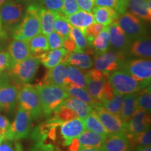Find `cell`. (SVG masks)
Wrapping results in <instances>:
<instances>
[{
  "label": "cell",
  "mask_w": 151,
  "mask_h": 151,
  "mask_svg": "<svg viewBox=\"0 0 151 151\" xmlns=\"http://www.w3.org/2000/svg\"><path fill=\"white\" fill-rule=\"evenodd\" d=\"M40 8L39 6L34 4L28 6L22 20L11 29L14 39L27 41L41 33L39 20Z\"/></svg>",
  "instance_id": "1"
},
{
  "label": "cell",
  "mask_w": 151,
  "mask_h": 151,
  "mask_svg": "<svg viewBox=\"0 0 151 151\" xmlns=\"http://www.w3.org/2000/svg\"><path fill=\"white\" fill-rule=\"evenodd\" d=\"M39 95L43 115L48 117L60 107L70 96L63 87L52 84H38L35 86Z\"/></svg>",
  "instance_id": "2"
},
{
  "label": "cell",
  "mask_w": 151,
  "mask_h": 151,
  "mask_svg": "<svg viewBox=\"0 0 151 151\" xmlns=\"http://www.w3.org/2000/svg\"><path fill=\"white\" fill-rule=\"evenodd\" d=\"M20 86L18 96L19 106L27 111L32 120H38L43 116V112L37 88L28 83Z\"/></svg>",
  "instance_id": "3"
},
{
  "label": "cell",
  "mask_w": 151,
  "mask_h": 151,
  "mask_svg": "<svg viewBox=\"0 0 151 151\" xmlns=\"http://www.w3.org/2000/svg\"><path fill=\"white\" fill-rule=\"evenodd\" d=\"M40 61L37 57L31 55L15 64L8 71L9 78L17 85L29 83L35 78Z\"/></svg>",
  "instance_id": "4"
},
{
  "label": "cell",
  "mask_w": 151,
  "mask_h": 151,
  "mask_svg": "<svg viewBox=\"0 0 151 151\" xmlns=\"http://www.w3.org/2000/svg\"><path fill=\"white\" fill-rule=\"evenodd\" d=\"M108 81L113 90L117 93L124 94L136 93L146 87L135 80L125 71L120 69L109 73Z\"/></svg>",
  "instance_id": "5"
},
{
  "label": "cell",
  "mask_w": 151,
  "mask_h": 151,
  "mask_svg": "<svg viewBox=\"0 0 151 151\" xmlns=\"http://www.w3.org/2000/svg\"><path fill=\"white\" fill-rule=\"evenodd\" d=\"M24 4L20 0H9L0 7V18L6 31L20 23L25 14Z\"/></svg>",
  "instance_id": "6"
},
{
  "label": "cell",
  "mask_w": 151,
  "mask_h": 151,
  "mask_svg": "<svg viewBox=\"0 0 151 151\" xmlns=\"http://www.w3.org/2000/svg\"><path fill=\"white\" fill-rule=\"evenodd\" d=\"M122 69L131 75L138 82L142 83L146 88L150 86V59L137 58L125 61Z\"/></svg>",
  "instance_id": "7"
},
{
  "label": "cell",
  "mask_w": 151,
  "mask_h": 151,
  "mask_svg": "<svg viewBox=\"0 0 151 151\" xmlns=\"http://www.w3.org/2000/svg\"><path fill=\"white\" fill-rule=\"evenodd\" d=\"M32 121V118L29 113L18 106L14 120L11 124L10 130L5 140L17 141L27 137L31 132Z\"/></svg>",
  "instance_id": "8"
},
{
  "label": "cell",
  "mask_w": 151,
  "mask_h": 151,
  "mask_svg": "<svg viewBox=\"0 0 151 151\" xmlns=\"http://www.w3.org/2000/svg\"><path fill=\"white\" fill-rule=\"evenodd\" d=\"M115 22L123 30L131 41L147 35V29L141 19L131 12H125L120 15Z\"/></svg>",
  "instance_id": "9"
},
{
  "label": "cell",
  "mask_w": 151,
  "mask_h": 151,
  "mask_svg": "<svg viewBox=\"0 0 151 151\" xmlns=\"http://www.w3.org/2000/svg\"><path fill=\"white\" fill-rule=\"evenodd\" d=\"M125 61V54L116 50H108L102 54L94 56V66L98 70L110 73L112 71L122 69Z\"/></svg>",
  "instance_id": "10"
},
{
  "label": "cell",
  "mask_w": 151,
  "mask_h": 151,
  "mask_svg": "<svg viewBox=\"0 0 151 151\" xmlns=\"http://www.w3.org/2000/svg\"><path fill=\"white\" fill-rule=\"evenodd\" d=\"M99 120L109 134H125V123H124L120 116L113 114L102 106V105L96 106L93 108Z\"/></svg>",
  "instance_id": "11"
},
{
  "label": "cell",
  "mask_w": 151,
  "mask_h": 151,
  "mask_svg": "<svg viewBox=\"0 0 151 151\" xmlns=\"http://www.w3.org/2000/svg\"><path fill=\"white\" fill-rule=\"evenodd\" d=\"M19 85L11 81L0 83V108L7 114L14 112L18 102Z\"/></svg>",
  "instance_id": "12"
},
{
  "label": "cell",
  "mask_w": 151,
  "mask_h": 151,
  "mask_svg": "<svg viewBox=\"0 0 151 151\" xmlns=\"http://www.w3.org/2000/svg\"><path fill=\"white\" fill-rule=\"evenodd\" d=\"M150 113L137 109L131 120L125 124L126 135L128 139L150 129Z\"/></svg>",
  "instance_id": "13"
},
{
  "label": "cell",
  "mask_w": 151,
  "mask_h": 151,
  "mask_svg": "<svg viewBox=\"0 0 151 151\" xmlns=\"http://www.w3.org/2000/svg\"><path fill=\"white\" fill-rule=\"evenodd\" d=\"M107 29L110 37V46L116 51L127 54L132 42L129 38L116 22L109 25Z\"/></svg>",
  "instance_id": "14"
},
{
  "label": "cell",
  "mask_w": 151,
  "mask_h": 151,
  "mask_svg": "<svg viewBox=\"0 0 151 151\" xmlns=\"http://www.w3.org/2000/svg\"><path fill=\"white\" fill-rule=\"evenodd\" d=\"M86 130L83 119L76 118L61 124L60 134L63 139V146H69L73 139L78 138Z\"/></svg>",
  "instance_id": "15"
},
{
  "label": "cell",
  "mask_w": 151,
  "mask_h": 151,
  "mask_svg": "<svg viewBox=\"0 0 151 151\" xmlns=\"http://www.w3.org/2000/svg\"><path fill=\"white\" fill-rule=\"evenodd\" d=\"M68 65L67 62H62L52 69H48L39 84H52L65 88Z\"/></svg>",
  "instance_id": "16"
},
{
  "label": "cell",
  "mask_w": 151,
  "mask_h": 151,
  "mask_svg": "<svg viewBox=\"0 0 151 151\" xmlns=\"http://www.w3.org/2000/svg\"><path fill=\"white\" fill-rule=\"evenodd\" d=\"M127 54L134 57V58H141V59H150V37L147 35L132 41Z\"/></svg>",
  "instance_id": "17"
},
{
  "label": "cell",
  "mask_w": 151,
  "mask_h": 151,
  "mask_svg": "<svg viewBox=\"0 0 151 151\" xmlns=\"http://www.w3.org/2000/svg\"><path fill=\"white\" fill-rule=\"evenodd\" d=\"M102 148L105 151H132V146L125 134H113L106 138Z\"/></svg>",
  "instance_id": "18"
},
{
  "label": "cell",
  "mask_w": 151,
  "mask_h": 151,
  "mask_svg": "<svg viewBox=\"0 0 151 151\" xmlns=\"http://www.w3.org/2000/svg\"><path fill=\"white\" fill-rule=\"evenodd\" d=\"M68 52L65 48H58L51 50L35 56L39 58L40 63H42L47 69H52L62 62H65Z\"/></svg>",
  "instance_id": "19"
},
{
  "label": "cell",
  "mask_w": 151,
  "mask_h": 151,
  "mask_svg": "<svg viewBox=\"0 0 151 151\" xmlns=\"http://www.w3.org/2000/svg\"><path fill=\"white\" fill-rule=\"evenodd\" d=\"M107 136H104L94 132L87 130L84 131L78 137L79 148L81 149L87 148H101Z\"/></svg>",
  "instance_id": "20"
},
{
  "label": "cell",
  "mask_w": 151,
  "mask_h": 151,
  "mask_svg": "<svg viewBox=\"0 0 151 151\" xmlns=\"http://www.w3.org/2000/svg\"><path fill=\"white\" fill-rule=\"evenodd\" d=\"M8 52L14 64L32 55L27 41L20 39H14L11 41L8 47Z\"/></svg>",
  "instance_id": "21"
},
{
  "label": "cell",
  "mask_w": 151,
  "mask_h": 151,
  "mask_svg": "<svg viewBox=\"0 0 151 151\" xmlns=\"http://www.w3.org/2000/svg\"><path fill=\"white\" fill-rule=\"evenodd\" d=\"M93 14L94 22L108 27L117 20L120 16L116 9L108 7H94L92 11Z\"/></svg>",
  "instance_id": "22"
},
{
  "label": "cell",
  "mask_w": 151,
  "mask_h": 151,
  "mask_svg": "<svg viewBox=\"0 0 151 151\" xmlns=\"http://www.w3.org/2000/svg\"><path fill=\"white\" fill-rule=\"evenodd\" d=\"M65 62L68 65L74 66L81 69H89L94 66V60L90 55L85 51L69 52Z\"/></svg>",
  "instance_id": "23"
},
{
  "label": "cell",
  "mask_w": 151,
  "mask_h": 151,
  "mask_svg": "<svg viewBox=\"0 0 151 151\" xmlns=\"http://www.w3.org/2000/svg\"><path fill=\"white\" fill-rule=\"evenodd\" d=\"M127 9L141 20H151V0H128Z\"/></svg>",
  "instance_id": "24"
},
{
  "label": "cell",
  "mask_w": 151,
  "mask_h": 151,
  "mask_svg": "<svg viewBox=\"0 0 151 151\" xmlns=\"http://www.w3.org/2000/svg\"><path fill=\"white\" fill-rule=\"evenodd\" d=\"M66 17L73 27L78 28L84 35L86 28L91 24L95 22L92 13L82 10H79L75 14Z\"/></svg>",
  "instance_id": "25"
},
{
  "label": "cell",
  "mask_w": 151,
  "mask_h": 151,
  "mask_svg": "<svg viewBox=\"0 0 151 151\" xmlns=\"http://www.w3.org/2000/svg\"><path fill=\"white\" fill-rule=\"evenodd\" d=\"M137 93L138 92H136L123 95L120 118L124 123H127L131 120L134 113L138 109L137 103Z\"/></svg>",
  "instance_id": "26"
},
{
  "label": "cell",
  "mask_w": 151,
  "mask_h": 151,
  "mask_svg": "<svg viewBox=\"0 0 151 151\" xmlns=\"http://www.w3.org/2000/svg\"><path fill=\"white\" fill-rule=\"evenodd\" d=\"M60 13L46 8L39 9V20H40L41 33L45 35L55 31V23L57 17Z\"/></svg>",
  "instance_id": "27"
},
{
  "label": "cell",
  "mask_w": 151,
  "mask_h": 151,
  "mask_svg": "<svg viewBox=\"0 0 151 151\" xmlns=\"http://www.w3.org/2000/svg\"><path fill=\"white\" fill-rule=\"evenodd\" d=\"M62 106L71 109L76 112L78 118L81 119L86 118L93 109L88 104L72 97H69L65 99Z\"/></svg>",
  "instance_id": "28"
},
{
  "label": "cell",
  "mask_w": 151,
  "mask_h": 151,
  "mask_svg": "<svg viewBox=\"0 0 151 151\" xmlns=\"http://www.w3.org/2000/svg\"><path fill=\"white\" fill-rule=\"evenodd\" d=\"M73 86L78 87L86 89V72L83 71L79 68L72 65L67 67V78L66 87Z\"/></svg>",
  "instance_id": "29"
},
{
  "label": "cell",
  "mask_w": 151,
  "mask_h": 151,
  "mask_svg": "<svg viewBox=\"0 0 151 151\" xmlns=\"http://www.w3.org/2000/svg\"><path fill=\"white\" fill-rule=\"evenodd\" d=\"M65 88L69 96L84 101L85 103L89 104L92 109L95 107L96 106L101 104V101L92 97L89 92L87 91V90L85 88L73 86L66 87Z\"/></svg>",
  "instance_id": "30"
},
{
  "label": "cell",
  "mask_w": 151,
  "mask_h": 151,
  "mask_svg": "<svg viewBox=\"0 0 151 151\" xmlns=\"http://www.w3.org/2000/svg\"><path fill=\"white\" fill-rule=\"evenodd\" d=\"M32 55L37 56L49 50L47 36L41 33L27 41Z\"/></svg>",
  "instance_id": "31"
},
{
  "label": "cell",
  "mask_w": 151,
  "mask_h": 151,
  "mask_svg": "<svg viewBox=\"0 0 151 151\" xmlns=\"http://www.w3.org/2000/svg\"><path fill=\"white\" fill-rule=\"evenodd\" d=\"M90 46L95 52V55L108 51L110 48V37L107 27H105L104 29L94 38Z\"/></svg>",
  "instance_id": "32"
},
{
  "label": "cell",
  "mask_w": 151,
  "mask_h": 151,
  "mask_svg": "<svg viewBox=\"0 0 151 151\" xmlns=\"http://www.w3.org/2000/svg\"><path fill=\"white\" fill-rule=\"evenodd\" d=\"M108 78H104L101 79H89L86 78V87L87 90L90 95L94 99L101 101L102 97V93L105 83Z\"/></svg>",
  "instance_id": "33"
},
{
  "label": "cell",
  "mask_w": 151,
  "mask_h": 151,
  "mask_svg": "<svg viewBox=\"0 0 151 151\" xmlns=\"http://www.w3.org/2000/svg\"><path fill=\"white\" fill-rule=\"evenodd\" d=\"M83 120L86 129H87L90 131L94 132L96 133L104 136L109 135L108 132H106L102 124L101 123L94 109H92L91 113L86 118L83 119Z\"/></svg>",
  "instance_id": "34"
},
{
  "label": "cell",
  "mask_w": 151,
  "mask_h": 151,
  "mask_svg": "<svg viewBox=\"0 0 151 151\" xmlns=\"http://www.w3.org/2000/svg\"><path fill=\"white\" fill-rule=\"evenodd\" d=\"M71 24L68 21L67 17L60 13L57 17L55 23V32L63 38L64 40L69 38L71 29Z\"/></svg>",
  "instance_id": "35"
},
{
  "label": "cell",
  "mask_w": 151,
  "mask_h": 151,
  "mask_svg": "<svg viewBox=\"0 0 151 151\" xmlns=\"http://www.w3.org/2000/svg\"><path fill=\"white\" fill-rule=\"evenodd\" d=\"M122 100H123V94L117 93L115 92L114 96L112 99L109 100V101H104L101 103V105L109 112L113 113L116 116H120Z\"/></svg>",
  "instance_id": "36"
},
{
  "label": "cell",
  "mask_w": 151,
  "mask_h": 151,
  "mask_svg": "<svg viewBox=\"0 0 151 151\" xmlns=\"http://www.w3.org/2000/svg\"><path fill=\"white\" fill-rule=\"evenodd\" d=\"M137 108L150 113L151 111V92L150 86L143 88V91L137 93Z\"/></svg>",
  "instance_id": "37"
},
{
  "label": "cell",
  "mask_w": 151,
  "mask_h": 151,
  "mask_svg": "<svg viewBox=\"0 0 151 151\" xmlns=\"http://www.w3.org/2000/svg\"><path fill=\"white\" fill-rule=\"evenodd\" d=\"M51 114H52L51 117L62 124L69 121V120L78 118L76 113L73 110L68 108V107L62 106L57 109L55 111H54Z\"/></svg>",
  "instance_id": "38"
},
{
  "label": "cell",
  "mask_w": 151,
  "mask_h": 151,
  "mask_svg": "<svg viewBox=\"0 0 151 151\" xmlns=\"http://www.w3.org/2000/svg\"><path fill=\"white\" fill-rule=\"evenodd\" d=\"M69 38H71L74 41L78 49L77 51H85V49L89 47L86 36L78 28L73 27V26L71 27Z\"/></svg>",
  "instance_id": "39"
},
{
  "label": "cell",
  "mask_w": 151,
  "mask_h": 151,
  "mask_svg": "<svg viewBox=\"0 0 151 151\" xmlns=\"http://www.w3.org/2000/svg\"><path fill=\"white\" fill-rule=\"evenodd\" d=\"M132 146H137V147L150 146L151 144V130L150 128L143 133L139 134L135 137L129 139Z\"/></svg>",
  "instance_id": "40"
},
{
  "label": "cell",
  "mask_w": 151,
  "mask_h": 151,
  "mask_svg": "<svg viewBox=\"0 0 151 151\" xmlns=\"http://www.w3.org/2000/svg\"><path fill=\"white\" fill-rule=\"evenodd\" d=\"M104 28L105 26L101 24L97 23V22H94L86 28V31H85V36H86L87 41L88 43V46H91L94 38L97 37Z\"/></svg>",
  "instance_id": "41"
},
{
  "label": "cell",
  "mask_w": 151,
  "mask_h": 151,
  "mask_svg": "<svg viewBox=\"0 0 151 151\" xmlns=\"http://www.w3.org/2000/svg\"><path fill=\"white\" fill-rule=\"evenodd\" d=\"M47 39H48L49 48L50 50L61 48L63 47V38L58 35L56 32L54 31L47 35Z\"/></svg>",
  "instance_id": "42"
},
{
  "label": "cell",
  "mask_w": 151,
  "mask_h": 151,
  "mask_svg": "<svg viewBox=\"0 0 151 151\" xmlns=\"http://www.w3.org/2000/svg\"><path fill=\"white\" fill-rule=\"evenodd\" d=\"M80 10L76 0H63L62 14L65 16L72 15Z\"/></svg>",
  "instance_id": "43"
},
{
  "label": "cell",
  "mask_w": 151,
  "mask_h": 151,
  "mask_svg": "<svg viewBox=\"0 0 151 151\" xmlns=\"http://www.w3.org/2000/svg\"><path fill=\"white\" fill-rule=\"evenodd\" d=\"M14 65L8 51H0V71H9Z\"/></svg>",
  "instance_id": "44"
},
{
  "label": "cell",
  "mask_w": 151,
  "mask_h": 151,
  "mask_svg": "<svg viewBox=\"0 0 151 151\" xmlns=\"http://www.w3.org/2000/svg\"><path fill=\"white\" fill-rule=\"evenodd\" d=\"M0 151H22V148L16 140H4L0 144Z\"/></svg>",
  "instance_id": "45"
},
{
  "label": "cell",
  "mask_w": 151,
  "mask_h": 151,
  "mask_svg": "<svg viewBox=\"0 0 151 151\" xmlns=\"http://www.w3.org/2000/svg\"><path fill=\"white\" fill-rule=\"evenodd\" d=\"M11 127V123L9 119L3 115L0 114V137L5 140L6 137L9 132Z\"/></svg>",
  "instance_id": "46"
},
{
  "label": "cell",
  "mask_w": 151,
  "mask_h": 151,
  "mask_svg": "<svg viewBox=\"0 0 151 151\" xmlns=\"http://www.w3.org/2000/svg\"><path fill=\"white\" fill-rule=\"evenodd\" d=\"M46 9L56 12L61 13L63 0H43Z\"/></svg>",
  "instance_id": "47"
},
{
  "label": "cell",
  "mask_w": 151,
  "mask_h": 151,
  "mask_svg": "<svg viewBox=\"0 0 151 151\" xmlns=\"http://www.w3.org/2000/svg\"><path fill=\"white\" fill-rule=\"evenodd\" d=\"M80 10L92 13L94 6V0H76Z\"/></svg>",
  "instance_id": "48"
},
{
  "label": "cell",
  "mask_w": 151,
  "mask_h": 151,
  "mask_svg": "<svg viewBox=\"0 0 151 151\" xmlns=\"http://www.w3.org/2000/svg\"><path fill=\"white\" fill-rule=\"evenodd\" d=\"M94 6L100 7H108L116 9H118V3L116 0H94Z\"/></svg>",
  "instance_id": "49"
},
{
  "label": "cell",
  "mask_w": 151,
  "mask_h": 151,
  "mask_svg": "<svg viewBox=\"0 0 151 151\" xmlns=\"http://www.w3.org/2000/svg\"><path fill=\"white\" fill-rule=\"evenodd\" d=\"M63 46L65 47V48L68 52H75L78 50L74 41L71 38H69V39L64 40Z\"/></svg>",
  "instance_id": "50"
},
{
  "label": "cell",
  "mask_w": 151,
  "mask_h": 151,
  "mask_svg": "<svg viewBox=\"0 0 151 151\" xmlns=\"http://www.w3.org/2000/svg\"><path fill=\"white\" fill-rule=\"evenodd\" d=\"M116 1L117 3H118L117 11H118L120 15L124 14L127 10L128 0H116Z\"/></svg>",
  "instance_id": "51"
},
{
  "label": "cell",
  "mask_w": 151,
  "mask_h": 151,
  "mask_svg": "<svg viewBox=\"0 0 151 151\" xmlns=\"http://www.w3.org/2000/svg\"><path fill=\"white\" fill-rule=\"evenodd\" d=\"M69 151H78L80 150L78 138H76V139H73L70 144L69 145Z\"/></svg>",
  "instance_id": "52"
},
{
  "label": "cell",
  "mask_w": 151,
  "mask_h": 151,
  "mask_svg": "<svg viewBox=\"0 0 151 151\" xmlns=\"http://www.w3.org/2000/svg\"><path fill=\"white\" fill-rule=\"evenodd\" d=\"M11 81L8 75V71H0V83Z\"/></svg>",
  "instance_id": "53"
},
{
  "label": "cell",
  "mask_w": 151,
  "mask_h": 151,
  "mask_svg": "<svg viewBox=\"0 0 151 151\" xmlns=\"http://www.w3.org/2000/svg\"><path fill=\"white\" fill-rule=\"evenodd\" d=\"M7 37H8V34H7V32L4 29L2 23H1V18H0V38L6 39H7Z\"/></svg>",
  "instance_id": "54"
},
{
  "label": "cell",
  "mask_w": 151,
  "mask_h": 151,
  "mask_svg": "<svg viewBox=\"0 0 151 151\" xmlns=\"http://www.w3.org/2000/svg\"><path fill=\"white\" fill-rule=\"evenodd\" d=\"M137 151H151V147L150 146H146V147L139 146L137 148Z\"/></svg>",
  "instance_id": "55"
},
{
  "label": "cell",
  "mask_w": 151,
  "mask_h": 151,
  "mask_svg": "<svg viewBox=\"0 0 151 151\" xmlns=\"http://www.w3.org/2000/svg\"><path fill=\"white\" fill-rule=\"evenodd\" d=\"M78 151H105L102 148H87V149H81Z\"/></svg>",
  "instance_id": "56"
},
{
  "label": "cell",
  "mask_w": 151,
  "mask_h": 151,
  "mask_svg": "<svg viewBox=\"0 0 151 151\" xmlns=\"http://www.w3.org/2000/svg\"><path fill=\"white\" fill-rule=\"evenodd\" d=\"M4 40L5 39L0 38V51L3 50L4 48Z\"/></svg>",
  "instance_id": "57"
},
{
  "label": "cell",
  "mask_w": 151,
  "mask_h": 151,
  "mask_svg": "<svg viewBox=\"0 0 151 151\" xmlns=\"http://www.w3.org/2000/svg\"><path fill=\"white\" fill-rule=\"evenodd\" d=\"M8 1H9V0H0V7H1L3 4H4L6 2H7Z\"/></svg>",
  "instance_id": "58"
},
{
  "label": "cell",
  "mask_w": 151,
  "mask_h": 151,
  "mask_svg": "<svg viewBox=\"0 0 151 151\" xmlns=\"http://www.w3.org/2000/svg\"><path fill=\"white\" fill-rule=\"evenodd\" d=\"M23 1L28 3H33V2H37L38 0H23Z\"/></svg>",
  "instance_id": "59"
},
{
  "label": "cell",
  "mask_w": 151,
  "mask_h": 151,
  "mask_svg": "<svg viewBox=\"0 0 151 151\" xmlns=\"http://www.w3.org/2000/svg\"><path fill=\"white\" fill-rule=\"evenodd\" d=\"M4 141V139H3V138L1 137H0V144H1V143L2 142V141Z\"/></svg>",
  "instance_id": "60"
},
{
  "label": "cell",
  "mask_w": 151,
  "mask_h": 151,
  "mask_svg": "<svg viewBox=\"0 0 151 151\" xmlns=\"http://www.w3.org/2000/svg\"><path fill=\"white\" fill-rule=\"evenodd\" d=\"M0 110H1V108H0Z\"/></svg>",
  "instance_id": "61"
}]
</instances>
